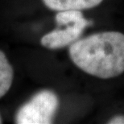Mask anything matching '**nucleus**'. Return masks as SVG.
Returning <instances> with one entry per match:
<instances>
[{"mask_svg":"<svg viewBox=\"0 0 124 124\" xmlns=\"http://www.w3.org/2000/svg\"><path fill=\"white\" fill-rule=\"evenodd\" d=\"M104 0H42L47 8L53 11L92 10L102 3Z\"/></svg>","mask_w":124,"mask_h":124,"instance_id":"20e7f679","label":"nucleus"},{"mask_svg":"<svg viewBox=\"0 0 124 124\" xmlns=\"http://www.w3.org/2000/svg\"><path fill=\"white\" fill-rule=\"evenodd\" d=\"M73 64L86 75L101 80L124 73V33L107 30L81 36L69 47Z\"/></svg>","mask_w":124,"mask_h":124,"instance_id":"f257e3e1","label":"nucleus"},{"mask_svg":"<svg viewBox=\"0 0 124 124\" xmlns=\"http://www.w3.org/2000/svg\"><path fill=\"white\" fill-rule=\"evenodd\" d=\"M2 123V117H1V115H0V123Z\"/></svg>","mask_w":124,"mask_h":124,"instance_id":"0eeeda50","label":"nucleus"},{"mask_svg":"<svg viewBox=\"0 0 124 124\" xmlns=\"http://www.w3.org/2000/svg\"><path fill=\"white\" fill-rule=\"evenodd\" d=\"M14 80V70L6 54L0 50V98L11 89Z\"/></svg>","mask_w":124,"mask_h":124,"instance_id":"39448f33","label":"nucleus"},{"mask_svg":"<svg viewBox=\"0 0 124 124\" xmlns=\"http://www.w3.org/2000/svg\"><path fill=\"white\" fill-rule=\"evenodd\" d=\"M60 100L55 92L42 90L35 93L16 112L17 124H49L53 122Z\"/></svg>","mask_w":124,"mask_h":124,"instance_id":"7ed1b4c3","label":"nucleus"},{"mask_svg":"<svg viewBox=\"0 0 124 124\" xmlns=\"http://www.w3.org/2000/svg\"><path fill=\"white\" fill-rule=\"evenodd\" d=\"M55 20L58 27L41 37L39 43L44 48L58 50L69 47L76 42L90 25L81 11H57Z\"/></svg>","mask_w":124,"mask_h":124,"instance_id":"f03ea898","label":"nucleus"},{"mask_svg":"<svg viewBox=\"0 0 124 124\" xmlns=\"http://www.w3.org/2000/svg\"><path fill=\"white\" fill-rule=\"evenodd\" d=\"M109 124H124V114H118L111 116L106 121Z\"/></svg>","mask_w":124,"mask_h":124,"instance_id":"423d86ee","label":"nucleus"}]
</instances>
